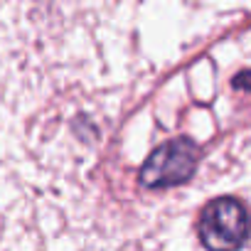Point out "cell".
Wrapping results in <instances>:
<instances>
[{
	"mask_svg": "<svg viewBox=\"0 0 251 251\" xmlns=\"http://www.w3.org/2000/svg\"><path fill=\"white\" fill-rule=\"evenodd\" d=\"M200 163V148L190 138H173L158 146L141 168V185L151 190L175 187L187 182Z\"/></svg>",
	"mask_w": 251,
	"mask_h": 251,
	"instance_id": "cell-2",
	"label": "cell"
},
{
	"mask_svg": "<svg viewBox=\"0 0 251 251\" xmlns=\"http://www.w3.org/2000/svg\"><path fill=\"white\" fill-rule=\"evenodd\" d=\"M197 231L207 251H236L251 234L249 209L236 197H217L202 209Z\"/></svg>",
	"mask_w": 251,
	"mask_h": 251,
	"instance_id": "cell-1",
	"label": "cell"
}]
</instances>
